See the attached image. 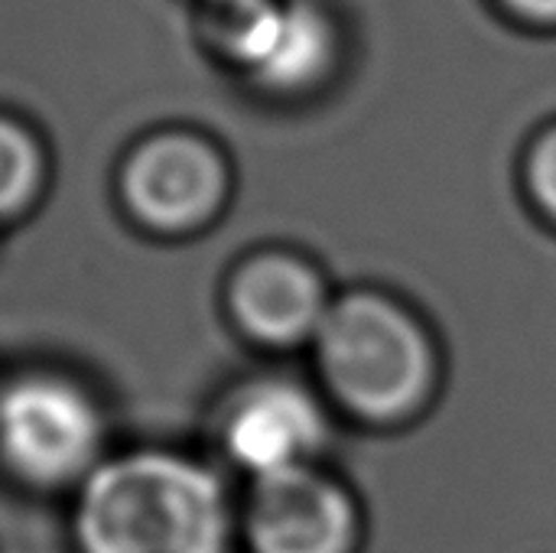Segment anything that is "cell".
<instances>
[{
    "label": "cell",
    "instance_id": "30bf717a",
    "mask_svg": "<svg viewBox=\"0 0 556 553\" xmlns=\"http://www.w3.org/2000/svg\"><path fill=\"white\" fill-rule=\"evenodd\" d=\"M525 179L531 199L556 222V124L534 140L525 163Z\"/></svg>",
    "mask_w": 556,
    "mask_h": 553
},
{
    "label": "cell",
    "instance_id": "52a82bcc",
    "mask_svg": "<svg viewBox=\"0 0 556 553\" xmlns=\"http://www.w3.org/2000/svg\"><path fill=\"white\" fill-rule=\"evenodd\" d=\"M332 300L319 271L290 251L244 257L228 277V313L244 339L267 349L313 342Z\"/></svg>",
    "mask_w": 556,
    "mask_h": 553
},
{
    "label": "cell",
    "instance_id": "ba28073f",
    "mask_svg": "<svg viewBox=\"0 0 556 553\" xmlns=\"http://www.w3.org/2000/svg\"><path fill=\"white\" fill-rule=\"evenodd\" d=\"M339 55V29L329 10L316 0H280L277 23L244 78L254 85L293 95L313 88Z\"/></svg>",
    "mask_w": 556,
    "mask_h": 553
},
{
    "label": "cell",
    "instance_id": "9c48e42d",
    "mask_svg": "<svg viewBox=\"0 0 556 553\" xmlns=\"http://www.w3.org/2000/svg\"><path fill=\"white\" fill-rule=\"evenodd\" d=\"M46 179V156L36 134L0 114V222L23 215Z\"/></svg>",
    "mask_w": 556,
    "mask_h": 553
},
{
    "label": "cell",
    "instance_id": "7a4b0ae2",
    "mask_svg": "<svg viewBox=\"0 0 556 553\" xmlns=\"http://www.w3.org/2000/svg\"><path fill=\"white\" fill-rule=\"evenodd\" d=\"M313 345L329 398L358 420H404L433 391V339L404 303L384 293L355 290L332 300Z\"/></svg>",
    "mask_w": 556,
    "mask_h": 553
},
{
    "label": "cell",
    "instance_id": "277c9868",
    "mask_svg": "<svg viewBox=\"0 0 556 553\" xmlns=\"http://www.w3.org/2000/svg\"><path fill=\"white\" fill-rule=\"evenodd\" d=\"M231 189L215 143L192 130H160L121 163L117 192L127 215L153 235H189L208 225Z\"/></svg>",
    "mask_w": 556,
    "mask_h": 553
},
{
    "label": "cell",
    "instance_id": "6da1fadb",
    "mask_svg": "<svg viewBox=\"0 0 556 553\" xmlns=\"http://www.w3.org/2000/svg\"><path fill=\"white\" fill-rule=\"evenodd\" d=\"M75 553H231L238 502L208 463L140 447L104 456L75 489Z\"/></svg>",
    "mask_w": 556,
    "mask_h": 553
},
{
    "label": "cell",
    "instance_id": "3957f363",
    "mask_svg": "<svg viewBox=\"0 0 556 553\" xmlns=\"http://www.w3.org/2000/svg\"><path fill=\"white\" fill-rule=\"evenodd\" d=\"M98 401L55 372L0 385V469L33 492H75L108 456Z\"/></svg>",
    "mask_w": 556,
    "mask_h": 553
},
{
    "label": "cell",
    "instance_id": "8fae6325",
    "mask_svg": "<svg viewBox=\"0 0 556 553\" xmlns=\"http://www.w3.org/2000/svg\"><path fill=\"white\" fill-rule=\"evenodd\" d=\"M498 3L534 26H556V0H498Z\"/></svg>",
    "mask_w": 556,
    "mask_h": 553
},
{
    "label": "cell",
    "instance_id": "8992f818",
    "mask_svg": "<svg viewBox=\"0 0 556 553\" xmlns=\"http://www.w3.org/2000/svg\"><path fill=\"white\" fill-rule=\"evenodd\" d=\"M238 544L248 553H352L355 499L319 466L248 482L238 502Z\"/></svg>",
    "mask_w": 556,
    "mask_h": 553
},
{
    "label": "cell",
    "instance_id": "5b68a950",
    "mask_svg": "<svg viewBox=\"0 0 556 553\" xmlns=\"http://www.w3.org/2000/svg\"><path fill=\"white\" fill-rule=\"evenodd\" d=\"M329 437L319 398L283 375L241 381L215 414V443L248 482L316 466Z\"/></svg>",
    "mask_w": 556,
    "mask_h": 553
}]
</instances>
